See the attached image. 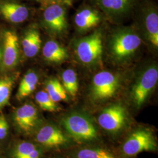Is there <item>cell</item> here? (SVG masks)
Wrapping results in <instances>:
<instances>
[{"instance_id":"1","label":"cell","mask_w":158,"mask_h":158,"mask_svg":"<svg viewBox=\"0 0 158 158\" xmlns=\"http://www.w3.org/2000/svg\"><path fill=\"white\" fill-rule=\"evenodd\" d=\"M65 130L77 141H91L97 138V131L90 118L85 114L73 112L62 119Z\"/></svg>"},{"instance_id":"2","label":"cell","mask_w":158,"mask_h":158,"mask_svg":"<svg viewBox=\"0 0 158 158\" xmlns=\"http://www.w3.org/2000/svg\"><path fill=\"white\" fill-rule=\"evenodd\" d=\"M141 44L140 36L132 30H121L113 35L110 42L112 56L123 61L132 56Z\"/></svg>"},{"instance_id":"3","label":"cell","mask_w":158,"mask_h":158,"mask_svg":"<svg viewBox=\"0 0 158 158\" xmlns=\"http://www.w3.org/2000/svg\"><path fill=\"white\" fill-rule=\"evenodd\" d=\"M157 143L152 132L147 128L134 131L124 142L121 151L125 157H132L143 151H153Z\"/></svg>"},{"instance_id":"4","label":"cell","mask_w":158,"mask_h":158,"mask_svg":"<svg viewBox=\"0 0 158 158\" xmlns=\"http://www.w3.org/2000/svg\"><path fill=\"white\" fill-rule=\"evenodd\" d=\"M102 50V35L98 31L79 40L75 47V52L80 61L86 65L95 64L100 60Z\"/></svg>"},{"instance_id":"5","label":"cell","mask_w":158,"mask_h":158,"mask_svg":"<svg viewBox=\"0 0 158 158\" xmlns=\"http://www.w3.org/2000/svg\"><path fill=\"white\" fill-rule=\"evenodd\" d=\"M158 80V66L152 64L145 68L133 85L131 95L136 107H141L146 102Z\"/></svg>"},{"instance_id":"6","label":"cell","mask_w":158,"mask_h":158,"mask_svg":"<svg viewBox=\"0 0 158 158\" xmlns=\"http://www.w3.org/2000/svg\"><path fill=\"white\" fill-rule=\"evenodd\" d=\"M97 121L104 130L111 133H117L127 125L128 114L123 105L114 104L102 111Z\"/></svg>"},{"instance_id":"7","label":"cell","mask_w":158,"mask_h":158,"mask_svg":"<svg viewBox=\"0 0 158 158\" xmlns=\"http://www.w3.org/2000/svg\"><path fill=\"white\" fill-rule=\"evenodd\" d=\"M119 86L118 76L108 71L98 72L93 79L91 97L96 101L110 98L115 94Z\"/></svg>"},{"instance_id":"8","label":"cell","mask_w":158,"mask_h":158,"mask_svg":"<svg viewBox=\"0 0 158 158\" xmlns=\"http://www.w3.org/2000/svg\"><path fill=\"white\" fill-rule=\"evenodd\" d=\"M2 68L9 70L15 68L19 59L18 38L15 32L6 31L3 35Z\"/></svg>"},{"instance_id":"9","label":"cell","mask_w":158,"mask_h":158,"mask_svg":"<svg viewBox=\"0 0 158 158\" xmlns=\"http://www.w3.org/2000/svg\"><path fill=\"white\" fill-rule=\"evenodd\" d=\"M44 23L50 31L54 34H61L67 28L66 12L64 6L50 4L44 12Z\"/></svg>"},{"instance_id":"10","label":"cell","mask_w":158,"mask_h":158,"mask_svg":"<svg viewBox=\"0 0 158 158\" xmlns=\"http://www.w3.org/2000/svg\"><path fill=\"white\" fill-rule=\"evenodd\" d=\"M100 10L113 18H122L130 14L138 0H92Z\"/></svg>"},{"instance_id":"11","label":"cell","mask_w":158,"mask_h":158,"mask_svg":"<svg viewBox=\"0 0 158 158\" xmlns=\"http://www.w3.org/2000/svg\"><path fill=\"white\" fill-rule=\"evenodd\" d=\"M15 122L18 127L25 133L28 134L34 130L38 121L37 109L31 103H26L17 108Z\"/></svg>"},{"instance_id":"12","label":"cell","mask_w":158,"mask_h":158,"mask_svg":"<svg viewBox=\"0 0 158 158\" xmlns=\"http://www.w3.org/2000/svg\"><path fill=\"white\" fill-rule=\"evenodd\" d=\"M142 16L145 27L148 40L152 45L158 46V14L156 6L151 4H145L142 8Z\"/></svg>"},{"instance_id":"13","label":"cell","mask_w":158,"mask_h":158,"mask_svg":"<svg viewBox=\"0 0 158 158\" xmlns=\"http://www.w3.org/2000/svg\"><path fill=\"white\" fill-rule=\"evenodd\" d=\"M36 139L42 145L48 147H60L68 142V138L57 127L46 125L38 132Z\"/></svg>"},{"instance_id":"14","label":"cell","mask_w":158,"mask_h":158,"mask_svg":"<svg viewBox=\"0 0 158 158\" xmlns=\"http://www.w3.org/2000/svg\"><path fill=\"white\" fill-rule=\"evenodd\" d=\"M102 14L96 8L85 6L80 9L74 16V23L80 31H87L100 23Z\"/></svg>"},{"instance_id":"15","label":"cell","mask_w":158,"mask_h":158,"mask_svg":"<svg viewBox=\"0 0 158 158\" xmlns=\"http://www.w3.org/2000/svg\"><path fill=\"white\" fill-rule=\"evenodd\" d=\"M0 13L8 22L19 23L28 18L29 11L26 6L22 4L5 2L0 4Z\"/></svg>"},{"instance_id":"16","label":"cell","mask_w":158,"mask_h":158,"mask_svg":"<svg viewBox=\"0 0 158 158\" xmlns=\"http://www.w3.org/2000/svg\"><path fill=\"white\" fill-rule=\"evenodd\" d=\"M41 43L40 32L35 29L28 30L25 34L21 42L25 56L27 57L35 56L40 49Z\"/></svg>"},{"instance_id":"17","label":"cell","mask_w":158,"mask_h":158,"mask_svg":"<svg viewBox=\"0 0 158 158\" xmlns=\"http://www.w3.org/2000/svg\"><path fill=\"white\" fill-rule=\"evenodd\" d=\"M42 54L46 60L49 62H62L69 58L68 51L55 40L46 42L42 49Z\"/></svg>"},{"instance_id":"18","label":"cell","mask_w":158,"mask_h":158,"mask_svg":"<svg viewBox=\"0 0 158 158\" xmlns=\"http://www.w3.org/2000/svg\"><path fill=\"white\" fill-rule=\"evenodd\" d=\"M39 77L34 71H29L21 80L17 91V98L22 100L29 96L35 90L38 83Z\"/></svg>"},{"instance_id":"19","label":"cell","mask_w":158,"mask_h":158,"mask_svg":"<svg viewBox=\"0 0 158 158\" xmlns=\"http://www.w3.org/2000/svg\"><path fill=\"white\" fill-rule=\"evenodd\" d=\"M16 77L15 74H12L0 78V109L9 104Z\"/></svg>"},{"instance_id":"20","label":"cell","mask_w":158,"mask_h":158,"mask_svg":"<svg viewBox=\"0 0 158 158\" xmlns=\"http://www.w3.org/2000/svg\"><path fill=\"white\" fill-rule=\"evenodd\" d=\"M46 91L53 102H61L68 100L67 92L63 85L56 79H51L46 83Z\"/></svg>"},{"instance_id":"21","label":"cell","mask_w":158,"mask_h":158,"mask_svg":"<svg viewBox=\"0 0 158 158\" xmlns=\"http://www.w3.org/2000/svg\"><path fill=\"white\" fill-rule=\"evenodd\" d=\"M62 78L63 86L65 90L70 95L73 97L76 96L79 89L76 73L73 69H66L63 72Z\"/></svg>"},{"instance_id":"22","label":"cell","mask_w":158,"mask_h":158,"mask_svg":"<svg viewBox=\"0 0 158 158\" xmlns=\"http://www.w3.org/2000/svg\"><path fill=\"white\" fill-rule=\"evenodd\" d=\"M77 158H115L107 150L101 148H85L77 152Z\"/></svg>"},{"instance_id":"23","label":"cell","mask_w":158,"mask_h":158,"mask_svg":"<svg viewBox=\"0 0 158 158\" xmlns=\"http://www.w3.org/2000/svg\"><path fill=\"white\" fill-rule=\"evenodd\" d=\"M36 102L40 108L49 112H54L58 110V106L53 102L46 91H40L35 95Z\"/></svg>"},{"instance_id":"24","label":"cell","mask_w":158,"mask_h":158,"mask_svg":"<svg viewBox=\"0 0 158 158\" xmlns=\"http://www.w3.org/2000/svg\"><path fill=\"white\" fill-rule=\"evenodd\" d=\"M36 148L33 143L28 142H23L17 145L14 152V158H23L32 152Z\"/></svg>"},{"instance_id":"25","label":"cell","mask_w":158,"mask_h":158,"mask_svg":"<svg viewBox=\"0 0 158 158\" xmlns=\"http://www.w3.org/2000/svg\"><path fill=\"white\" fill-rule=\"evenodd\" d=\"M8 125L6 118L4 117L0 125V139H3L4 138H6L8 133Z\"/></svg>"},{"instance_id":"26","label":"cell","mask_w":158,"mask_h":158,"mask_svg":"<svg viewBox=\"0 0 158 158\" xmlns=\"http://www.w3.org/2000/svg\"><path fill=\"white\" fill-rule=\"evenodd\" d=\"M46 1L52 3L59 4L64 6H70L72 1L71 0H46Z\"/></svg>"},{"instance_id":"27","label":"cell","mask_w":158,"mask_h":158,"mask_svg":"<svg viewBox=\"0 0 158 158\" xmlns=\"http://www.w3.org/2000/svg\"><path fill=\"white\" fill-rule=\"evenodd\" d=\"M40 151L37 148H36L32 152H31L23 158H40Z\"/></svg>"},{"instance_id":"28","label":"cell","mask_w":158,"mask_h":158,"mask_svg":"<svg viewBox=\"0 0 158 158\" xmlns=\"http://www.w3.org/2000/svg\"><path fill=\"white\" fill-rule=\"evenodd\" d=\"M2 48L0 46V63L2 60Z\"/></svg>"},{"instance_id":"29","label":"cell","mask_w":158,"mask_h":158,"mask_svg":"<svg viewBox=\"0 0 158 158\" xmlns=\"http://www.w3.org/2000/svg\"><path fill=\"white\" fill-rule=\"evenodd\" d=\"M4 117H4L3 115H0V125L1 124V122H2V119H3V118H4Z\"/></svg>"},{"instance_id":"30","label":"cell","mask_w":158,"mask_h":158,"mask_svg":"<svg viewBox=\"0 0 158 158\" xmlns=\"http://www.w3.org/2000/svg\"><path fill=\"white\" fill-rule=\"evenodd\" d=\"M36 1H39V2H44L46 1V0H36Z\"/></svg>"},{"instance_id":"31","label":"cell","mask_w":158,"mask_h":158,"mask_svg":"<svg viewBox=\"0 0 158 158\" xmlns=\"http://www.w3.org/2000/svg\"></svg>"}]
</instances>
